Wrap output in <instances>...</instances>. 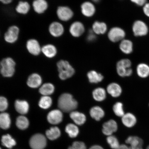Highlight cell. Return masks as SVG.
Listing matches in <instances>:
<instances>
[{
	"label": "cell",
	"instance_id": "6da1fadb",
	"mask_svg": "<svg viewBox=\"0 0 149 149\" xmlns=\"http://www.w3.org/2000/svg\"><path fill=\"white\" fill-rule=\"evenodd\" d=\"M78 102L71 94L65 93L59 96L58 101V106L61 111L64 112H71L76 109Z\"/></svg>",
	"mask_w": 149,
	"mask_h": 149
},
{
	"label": "cell",
	"instance_id": "7a4b0ae2",
	"mask_svg": "<svg viewBox=\"0 0 149 149\" xmlns=\"http://www.w3.org/2000/svg\"><path fill=\"white\" fill-rule=\"evenodd\" d=\"M57 65L59 77L61 80H66L72 77L75 72L74 69L68 61H59Z\"/></svg>",
	"mask_w": 149,
	"mask_h": 149
},
{
	"label": "cell",
	"instance_id": "3957f363",
	"mask_svg": "<svg viewBox=\"0 0 149 149\" xmlns=\"http://www.w3.org/2000/svg\"><path fill=\"white\" fill-rule=\"evenodd\" d=\"M16 63L10 57L2 59L0 62V71L2 75L5 77H12L14 74Z\"/></svg>",
	"mask_w": 149,
	"mask_h": 149
},
{
	"label": "cell",
	"instance_id": "277c9868",
	"mask_svg": "<svg viewBox=\"0 0 149 149\" xmlns=\"http://www.w3.org/2000/svg\"><path fill=\"white\" fill-rule=\"evenodd\" d=\"M132 64L131 61L128 59H123L118 61L116 64L117 74L123 77L131 76L133 73Z\"/></svg>",
	"mask_w": 149,
	"mask_h": 149
},
{
	"label": "cell",
	"instance_id": "5b68a950",
	"mask_svg": "<svg viewBox=\"0 0 149 149\" xmlns=\"http://www.w3.org/2000/svg\"><path fill=\"white\" fill-rule=\"evenodd\" d=\"M20 29L17 26H10L4 35L5 41L8 44H13L17 41L19 36Z\"/></svg>",
	"mask_w": 149,
	"mask_h": 149
},
{
	"label": "cell",
	"instance_id": "8992f818",
	"mask_svg": "<svg viewBox=\"0 0 149 149\" xmlns=\"http://www.w3.org/2000/svg\"><path fill=\"white\" fill-rule=\"evenodd\" d=\"M125 31L121 28L117 27L112 28L108 33V37L112 42H116L124 40L125 36Z\"/></svg>",
	"mask_w": 149,
	"mask_h": 149
},
{
	"label": "cell",
	"instance_id": "52a82bcc",
	"mask_svg": "<svg viewBox=\"0 0 149 149\" xmlns=\"http://www.w3.org/2000/svg\"><path fill=\"white\" fill-rule=\"evenodd\" d=\"M46 139L42 134L33 135L29 141L30 146L32 149H43L46 145Z\"/></svg>",
	"mask_w": 149,
	"mask_h": 149
},
{
	"label": "cell",
	"instance_id": "ba28073f",
	"mask_svg": "<svg viewBox=\"0 0 149 149\" xmlns=\"http://www.w3.org/2000/svg\"><path fill=\"white\" fill-rule=\"evenodd\" d=\"M56 14L58 18L61 21L68 22L73 17L74 13L69 7L60 6L57 8Z\"/></svg>",
	"mask_w": 149,
	"mask_h": 149
},
{
	"label": "cell",
	"instance_id": "9c48e42d",
	"mask_svg": "<svg viewBox=\"0 0 149 149\" xmlns=\"http://www.w3.org/2000/svg\"><path fill=\"white\" fill-rule=\"evenodd\" d=\"M26 46L28 51L33 55H38L42 52V47L36 39L31 38L28 40Z\"/></svg>",
	"mask_w": 149,
	"mask_h": 149
},
{
	"label": "cell",
	"instance_id": "30bf717a",
	"mask_svg": "<svg viewBox=\"0 0 149 149\" xmlns=\"http://www.w3.org/2000/svg\"><path fill=\"white\" fill-rule=\"evenodd\" d=\"M64 28L62 24L58 22H54L50 24L48 31L52 36L57 38L64 34Z\"/></svg>",
	"mask_w": 149,
	"mask_h": 149
},
{
	"label": "cell",
	"instance_id": "8fae6325",
	"mask_svg": "<svg viewBox=\"0 0 149 149\" xmlns=\"http://www.w3.org/2000/svg\"><path fill=\"white\" fill-rule=\"evenodd\" d=\"M133 31L136 36H142L147 35L148 32V28L144 22L137 20L134 23L133 26Z\"/></svg>",
	"mask_w": 149,
	"mask_h": 149
},
{
	"label": "cell",
	"instance_id": "7c38bea8",
	"mask_svg": "<svg viewBox=\"0 0 149 149\" xmlns=\"http://www.w3.org/2000/svg\"><path fill=\"white\" fill-rule=\"evenodd\" d=\"M85 31L84 26L81 22H74L70 26L69 31L70 34L75 38L81 36L84 33Z\"/></svg>",
	"mask_w": 149,
	"mask_h": 149
},
{
	"label": "cell",
	"instance_id": "4fadbf2b",
	"mask_svg": "<svg viewBox=\"0 0 149 149\" xmlns=\"http://www.w3.org/2000/svg\"><path fill=\"white\" fill-rule=\"evenodd\" d=\"M63 118L62 111L60 109H54L48 113L47 119L50 123L53 125L58 124L62 122Z\"/></svg>",
	"mask_w": 149,
	"mask_h": 149
},
{
	"label": "cell",
	"instance_id": "5bb4252c",
	"mask_svg": "<svg viewBox=\"0 0 149 149\" xmlns=\"http://www.w3.org/2000/svg\"><path fill=\"white\" fill-rule=\"evenodd\" d=\"M81 12L84 16L91 17L94 15L96 12L95 5L90 1H85L82 3L81 6Z\"/></svg>",
	"mask_w": 149,
	"mask_h": 149
},
{
	"label": "cell",
	"instance_id": "9a60e30c",
	"mask_svg": "<svg viewBox=\"0 0 149 149\" xmlns=\"http://www.w3.org/2000/svg\"><path fill=\"white\" fill-rule=\"evenodd\" d=\"M118 129L117 123L114 120H110L103 124L102 132L104 135L109 136L116 132Z\"/></svg>",
	"mask_w": 149,
	"mask_h": 149
},
{
	"label": "cell",
	"instance_id": "2e32d148",
	"mask_svg": "<svg viewBox=\"0 0 149 149\" xmlns=\"http://www.w3.org/2000/svg\"><path fill=\"white\" fill-rule=\"evenodd\" d=\"M32 7L35 13L42 14L47 10L48 4L46 0H34L32 3Z\"/></svg>",
	"mask_w": 149,
	"mask_h": 149
},
{
	"label": "cell",
	"instance_id": "e0dca14e",
	"mask_svg": "<svg viewBox=\"0 0 149 149\" xmlns=\"http://www.w3.org/2000/svg\"><path fill=\"white\" fill-rule=\"evenodd\" d=\"M122 121L125 126L128 128H131L136 124L137 119L133 113L128 112L125 113L122 117Z\"/></svg>",
	"mask_w": 149,
	"mask_h": 149
},
{
	"label": "cell",
	"instance_id": "ac0fdd59",
	"mask_svg": "<svg viewBox=\"0 0 149 149\" xmlns=\"http://www.w3.org/2000/svg\"><path fill=\"white\" fill-rule=\"evenodd\" d=\"M107 91L113 97H119L122 94V89L120 86L116 83L110 84L107 87Z\"/></svg>",
	"mask_w": 149,
	"mask_h": 149
},
{
	"label": "cell",
	"instance_id": "d6986e66",
	"mask_svg": "<svg viewBox=\"0 0 149 149\" xmlns=\"http://www.w3.org/2000/svg\"><path fill=\"white\" fill-rule=\"evenodd\" d=\"M70 117L75 124L78 125H83L86 120V116L84 114L76 111L71 112Z\"/></svg>",
	"mask_w": 149,
	"mask_h": 149
},
{
	"label": "cell",
	"instance_id": "ffe728a7",
	"mask_svg": "<svg viewBox=\"0 0 149 149\" xmlns=\"http://www.w3.org/2000/svg\"><path fill=\"white\" fill-rule=\"evenodd\" d=\"M56 47L54 45L47 44L42 47V52L44 55L48 58H52L56 55Z\"/></svg>",
	"mask_w": 149,
	"mask_h": 149
},
{
	"label": "cell",
	"instance_id": "44dd1931",
	"mask_svg": "<svg viewBox=\"0 0 149 149\" xmlns=\"http://www.w3.org/2000/svg\"><path fill=\"white\" fill-rule=\"evenodd\" d=\"M136 72L138 76L141 79H146L149 76V66L145 63H141L137 65Z\"/></svg>",
	"mask_w": 149,
	"mask_h": 149
},
{
	"label": "cell",
	"instance_id": "7402d4cb",
	"mask_svg": "<svg viewBox=\"0 0 149 149\" xmlns=\"http://www.w3.org/2000/svg\"><path fill=\"white\" fill-rule=\"evenodd\" d=\"M92 30L96 35H103L107 31V26L105 23L96 21L92 25Z\"/></svg>",
	"mask_w": 149,
	"mask_h": 149
},
{
	"label": "cell",
	"instance_id": "603a6c76",
	"mask_svg": "<svg viewBox=\"0 0 149 149\" xmlns=\"http://www.w3.org/2000/svg\"><path fill=\"white\" fill-rule=\"evenodd\" d=\"M42 79L40 76L37 74H31L28 78L27 84L32 88H36L41 85Z\"/></svg>",
	"mask_w": 149,
	"mask_h": 149
},
{
	"label": "cell",
	"instance_id": "cb8c5ba5",
	"mask_svg": "<svg viewBox=\"0 0 149 149\" xmlns=\"http://www.w3.org/2000/svg\"><path fill=\"white\" fill-rule=\"evenodd\" d=\"M15 107L16 111L22 115L26 114L29 111V104L25 100H16L15 102Z\"/></svg>",
	"mask_w": 149,
	"mask_h": 149
},
{
	"label": "cell",
	"instance_id": "d4e9b609",
	"mask_svg": "<svg viewBox=\"0 0 149 149\" xmlns=\"http://www.w3.org/2000/svg\"><path fill=\"white\" fill-rule=\"evenodd\" d=\"M90 116L96 121H100L105 116L104 110L98 106H95L90 109L89 111Z\"/></svg>",
	"mask_w": 149,
	"mask_h": 149
},
{
	"label": "cell",
	"instance_id": "484cf974",
	"mask_svg": "<svg viewBox=\"0 0 149 149\" xmlns=\"http://www.w3.org/2000/svg\"><path fill=\"white\" fill-rule=\"evenodd\" d=\"M31 6L29 3L26 1L19 2L15 8V10L18 13L25 15L27 14L29 12Z\"/></svg>",
	"mask_w": 149,
	"mask_h": 149
},
{
	"label": "cell",
	"instance_id": "4316f807",
	"mask_svg": "<svg viewBox=\"0 0 149 149\" xmlns=\"http://www.w3.org/2000/svg\"><path fill=\"white\" fill-rule=\"evenodd\" d=\"M119 46L121 51L126 54H130L133 52V44L129 40L124 39L121 41Z\"/></svg>",
	"mask_w": 149,
	"mask_h": 149
},
{
	"label": "cell",
	"instance_id": "83f0119b",
	"mask_svg": "<svg viewBox=\"0 0 149 149\" xmlns=\"http://www.w3.org/2000/svg\"><path fill=\"white\" fill-rule=\"evenodd\" d=\"M92 95L93 98L96 101L102 102L105 99L107 93L104 88L98 87L93 91Z\"/></svg>",
	"mask_w": 149,
	"mask_h": 149
},
{
	"label": "cell",
	"instance_id": "f1b7e54d",
	"mask_svg": "<svg viewBox=\"0 0 149 149\" xmlns=\"http://www.w3.org/2000/svg\"><path fill=\"white\" fill-rule=\"evenodd\" d=\"M87 76L89 82L91 83L97 84L100 83L104 79L102 74L94 70H91L87 74Z\"/></svg>",
	"mask_w": 149,
	"mask_h": 149
},
{
	"label": "cell",
	"instance_id": "f546056e",
	"mask_svg": "<svg viewBox=\"0 0 149 149\" xmlns=\"http://www.w3.org/2000/svg\"><path fill=\"white\" fill-rule=\"evenodd\" d=\"M11 120L8 113H0V127L3 129H8L10 126Z\"/></svg>",
	"mask_w": 149,
	"mask_h": 149
},
{
	"label": "cell",
	"instance_id": "4dcf8cb0",
	"mask_svg": "<svg viewBox=\"0 0 149 149\" xmlns=\"http://www.w3.org/2000/svg\"><path fill=\"white\" fill-rule=\"evenodd\" d=\"M55 87L52 84L45 83L42 85L39 89V92L44 96H49L54 92Z\"/></svg>",
	"mask_w": 149,
	"mask_h": 149
},
{
	"label": "cell",
	"instance_id": "1f68e13d",
	"mask_svg": "<svg viewBox=\"0 0 149 149\" xmlns=\"http://www.w3.org/2000/svg\"><path fill=\"white\" fill-rule=\"evenodd\" d=\"M127 144L130 145V148H135L138 147H142L143 144V141L140 138L137 136H131L126 140Z\"/></svg>",
	"mask_w": 149,
	"mask_h": 149
},
{
	"label": "cell",
	"instance_id": "d6a6232c",
	"mask_svg": "<svg viewBox=\"0 0 149 149\" xmlns=\"http://www.w3.org/2000/svg\"><path fill=\"white\" fill-rule=\"evenodd\" d=\"M46 134L48 139L54 140L60 136L61 130L57 127H53L47 130Z\"/></svg>",
	"mask_w": 149,
	"mask_h": 149
},
{
	"label": "cell",
	"instance_id": "836d02e7",
	"mask_svg": "<svg viewBox=\"0 0 149 149\" xmlns=\"http://www.w3.org/2000/svg\"><path fill=\"white\" fill-rule=\"evenodd\" d=\"M65 131L72 138L77 137L79 133V128L77 125L72 123L67 125L65 127Z\"/></svg>",
	"mask_w": 149,
	"mask_h": 149
},
{
	"label": "cell",
	"instance_id": "e575fe53",
	"mask_svg": "<svg viewBox=\"0 0 149 149\" xmlns=\"http://www.w3.org/2000/svg\"><path fill=\"white\" fill-rule=\"evenodd\" d=\"M1 141L3 146L9 149L12 148L16 144L15 141L9 134L3 135L1 138Z\"/></svg>",
	"mask_w": 149,
	"mask_h": 149
},
{
	"label": "cell",
	"instance_id": "d590c367",
	"mask_svg": "<svg viewBox=\"0 0 149 149\" xmlns=\"http://www.w3.org/2000/svg\"><path fill=\"white\" fill-rule=\"evenodd\" d=\"M16 125L17 127L20 130H25L29 126V120L27 117L25 116H19L16 119Z\"/></svg>",
	"mask_w": 149,
	"mask_h": 149
},
{
	"label": "cell",
	"instance_id": "8d00e7d4",
	"mask_svg": "<svg viewBox=\"0 0 149 149\" xmlns=\"http://www.w3.org/2000/svg\"><path fill=\"white\" fill-rule=\"evenodd\" d=\"M52 100L49 96H43L41 98L39 102V105L42 109H47L51 107Z\"/></svg>",
	"mask_w": 149,
	"mask_h": 149
},
{
	"label": "cell",
	"instance_id": "74e56055",
	"mask_svg": "<svg viewBox=\"0 0 149 149\" xmlns=\"http://www.w3.org/2000/svg\"><path fill=\"white\" fill-rule=\"evenodd\" d=\"M113 109V113L117 116L122 117L125 114L122 102H117L115 103Z\"/></svg>",
	"mask_w": 149,
	"mask_h": 149
},
{
	"label": "cell",
	"instance_id": "f35d334b",
	"mask_svg": "<svg viewBox=\"0 0 149 149\" xmlns=\"http://www.w3.org/2000/svg\"><path fill=\"white\" fill-rule=\"evenodd\" d=\"M107 141L110 146L113 149H116L120 146L118 139L114 136H108Z\"/></svg>",
	"mask_w": 149,
	"mask_h": 149
},
{
	"label": "cell",
	"instance_id": "ab89813d",
	"mask_svg": "<svg viewBox=\"0 0 149 149\" xmlns=\"http://www.w3.org/2000/svg\"><path fill=\"white\" fill-rule=\"evenodd\" d=\"M84 143L81 141H74L72 145L69 147L68 149H86Z\"/></svg>",
	"mask_w": 149,
	"mask_h": 149
},
{
	"label": "cell",
	"instance_id": "60d3db41",
	"mask_svg": "<svg viewBox=\"0 0 149 149\" xmlns=\"http://www.w3.org/2000/svg\"><path fill=\"white\" fill-rule=\"evenodd\" d=\"M8 105L7 99L4 97L0 96V111H5L8 108Z\"/></svg>",
	"mask_w": 149,
	"mask_h": 149
},
{
	"label": "cell",
	"instance_id": "b9f144b4",
	"mask_svg": "<svg viewBox=\"0 0 149 149\" xmlns=\"http://www.w3.org/2000/svg\"><path fill=\"white\" fill-rule=\"evenodd\" d=\"M96 38V35L95 33L93 32L92 29L89 30L87 36V40L89 42H93L95 41Z\"/></svg>",
	"mask_w": 149,
	"mask_h": 149
},
{
	"label": "cell",
	"instance_id": "7bdbcfd3",
	"mask_svg": "<svg viewBox=\"0 0 149 149\" xmlns=\"http://www.w3.org/2000/svg\"><path fill=\"white\" fill-rule=\"evenodd\" d=\"M132 2L139 6H142L146 4L147 0H130Z\"/></svg>",
	"mask_w": 149,
	"mask_h": 149
},
{
	"label": "cell",
	"instance_id": "ee69618b",
	"mask_svg": "<svg viewBox=\"0 0 149 149\" xmlns=\"http://www.w3.org/2000/svg\"><path fill=\"white\" fill-rule=\"evenodd\" d=\"M143 11L146 16L149 17V3H146L143 7Z\"/></svg>",
	"mask_w": 149,
	"mask_h": 149
},
{
	"label": "cell",
	"instance_id": "f6af8a7d",
	"mask_svg": "<svg viewBox=\"0 0 149 149\" xmlns=\"http://www.w3.org/2000/svg\"><path fill=\"white\" fill-rule=\"evenodd\" d=\"M13 0H0V2L3 4L8 5L12 2Z\"/></svg>",
	"mask_w": 149,
	"mask_h": 149
},
{
	"label": "cell",
	"instance_id": "bcb514c9",
	"mask_svg": "<svg viewBox=\"0 0 149 149\" xmlns=\"http://www.w3.org/2000/svg\"><path fill=\"white\" fill-rule=\"evenodd\" d=\"M89 149H104L101 146H99V145H94L91 147Z\"/></svg>",
	"mask_w": 149,
	"mask_h": 149
},
{
	"label": "cell",
	"instance_id": "7dc6e473",
	"mask_svg": "<svg viewBox=\"0 0 149 149\" xmlns=\"http://www.w3.org/2000/svg\"><path fill=\"white\" fill-rule=\"evenodd\" d=\"M116 149H130V148H128L125 145H120V146Z\"/></svg>",
	"mask_w": 149,
	"mask_h": 149
},
{
	"label": "cell",
	"instance_id": "c3c4849f",
	"mask_svg": "<svg viewBox=\"0 0 149 149\" xmlns=\"http://www.w3.org/2000/svg\"><path fill=\"white\" fill-rule=\"evenodd\" d=\"M92 1L95 3H98L100 2L101 0H92Z\"/></svg>",
	"mask_w": 149,
	"mask_h": 149
},
{
	"label": "cell",
	"instance_id": "681fc988",
	"mask_svg": "<svg viewBox=\"0 0 149 149\" xmlns=\"http://www.w3.org/2000/svg\"><path fill=\"white\" fill-rule=\"evenodd\" d=\"M131 148L132 149H143L142 148V147H138V148Z\"/></svg>",
	"mask_w": 149,
	"mask_h": 149
},
{
	"label": "cell",
	"instance_id": "f907efd6",
	"mask_svg": "<svg viewBox=\"0 0 149 149\" xmlns=\"http://www.w3.org/2000/svg\"><path fill=\"white\" fill-rule=\"evenodd\" d=\"M146 149H149V145L148 147H147Z\"/></svg>",
	"mask_w": 149,
	"mask_h": 149
},
{
	"label": "cell",
	"instance_id": "816d5d0a",
	"mask_svg": "<svg viewBox=\"0 0 149 149\" xmlns=\"http://www.w3.org/2000/svg\"><path fill=\"white\" fill-rule=\"evenodd\" d=\"M0 149H1V148H0Z\"/></svg>",
	"mask_w": 149,
	"mask_h": 149
},
{
	"label": "cell",
	"instance_id": "f5cc1de1",
	"mask_svg": "<svg viewBox=\"0 0 149 149\" xmlns=\"http://www.w3.org/2000/svg\"><path fill=\"white\" fill-rule=\"evenodd\" d=\"M148 106H149V105H148Z\"/></svg>",
	"mask_w": 149,
	"mask_h": 149
}]
</instances>
